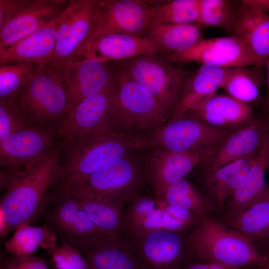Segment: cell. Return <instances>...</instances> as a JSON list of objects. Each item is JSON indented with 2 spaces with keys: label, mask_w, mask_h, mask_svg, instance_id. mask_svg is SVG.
<instances>
[{
  "label": "cell",
  "mask_w": 269,
  "mask_h": 269,
  "mask_svg": "<svg viewBox=\"0 0 269 269\" xmlns=\"http://www.w3.org/2000/svg\"><path fill=\"white\" fill-rule=\"evenodd\" d=\"M61 189L83 183L112 161L152 147L147 136L120 134L107 129L60 140Z\"/></svg>",
  "instance_id": "obj_1"
},
{
  "label": "cell",
  "mask_w": 269,
  "mask_h": 269,
  "mask_svg": "<svg viewBox=\"0 0 269 269\" xmlns=\"http://www.w3.org/2000/svg\"><path fill=\"white\" fill-rule=\"evenodd\" d=\"M59 143L44 157L18 173L0 202V235L29 224L40 210L50 188L60 178Z\"/></svg>",
  "instance_id": "obj_2"
},
{
  "label": "cell",
  "mask_w": 269,
  "mask_h": 269,
  "mask_svg": "<svg viewBox=\"0 0 269 269\" xmlns=\"http://www.w3.org/2000/svg\"><path fill=\"white\" fill-rule=\"evenodd\" d=\"M170 116V112L121 66L106 129L120 134L146 137L164 125Z\"/></svg>",
  "instance_id": "obj_3"
},
{
  "label": "cell",
  "mask_w": 269,
  "mask_h": 269,
  "mask_svg": "<svg viewBox=\"0 0 269 269\" xmlns=\"http://www.w3.org/2000/svg\"><path fill=\"white\" fill-rule=\"evenodd\" d=\"M188 243L200 262L241 268L269 263L268 257L247 236L210 216L200 218L193 226Z\"/></svg>",
  "instance_id": "obj_4"
},
{
  "label": "cell",
  "mask_w": 269,
  "mask_h": 269,
  "mask_svg": "<svg viewBox=\"0 0 269 269\" xmlns=\"http://www.w3.org/2000/svg\"><path fill=\"white\" fill-rule=\"evenodd\" d=\"M8 103L30 125L56 131L69 114L61 71L51 64L39 68Z\"/></svg>",
  "instance_id": "obj_5"
},
{
  "label": "cell",
  "mask_w": 269,
  "mask_h": 269,
  "mask_svg": "<svg viewBox=\"0 0 269 269\" xmlns=\"http://www.w3.org/2000/svg\"><path fill=\"white\" fill-rule=\"evenodd\" d=\"M142 150L112 161L82 184L70 188H84L110 201L124 213L127 205L138 194L139 186L144 182L145 158L137 154Z\"/></svg>",
  "instance_id": "obj_6"
},
{
  "label": "cell",
  "mask_w": 269,
  "mask_h": 269,
  "mask_svg": "<svg viewBox=\"0 0 269 269\" xmlns=\"http://www.w3.org/2000/svg\"><path fill=\"white\" fill-rule=\"evenodd\" d=\"M122 67L171 113L193 72L173 67L162 54L139 56L119 62Z\"/></svg>",
  "instance_id": "obj_7"
},
{
  "label": "cell",
  "mask_w": 269,
  "mask_h": 269,
  "mask_svg": "<svg viewBox=\"0 0 269 269\" xmlns=\"http://www.w3.org/2000/svg\"><path fill=\"white\" fill-rule=\"evenodd\" d=\"M232 130L212 127L188 112L171 116L148 137L152 147L172 152H211Z\"/></svg>",
  "instance_id": "obj_8"
},
{
  "label": "cell",
  "mask_w": 269,
  "mask_h": 269,
  "mask_svg": "<svg viewBox=\"0 0 269 269\" xmlns=\"http://www.w3.org/2000/svg\"><path fill=\"white\" fill-rule=\"evenodd\" d=\"M154 11V6L147 1L98 0L89 43L111 34L140 36L150 24Z\"/></svg>",
  "instance_id": "obj_9"
},
{
  "label": "cell",
  "mask_w": 269,
  "mask_h": 269,
  "mask_svg": "<svg viewBox=\"0 0 269 269\" xmlns=\"http://www.w3.org/2000/svg\"><path fill=\"white\" fill-rule=\"evenodd\" d=\"M55 131L30 125L0 140V172L13 178L59 143Z\"/></svg>",
  "instance_id": "obj_10"
},
{
  "label": "cell",
  "mask_w": 269,
  "mask_h": 269,
  "mask_svg": "<svg viewBox=\"0 0 269 269\" xmlns=\"http://www.w3.org/2000/svg\"><path fill=\"white\" fill-rule=\"evenodd\" d=\"M120 68L119 62L93 57H79L63 66L60 70L67 92L69 112L82 101L111 83L119 75Z\"/></svg>",
  "instance_id": "obj_11"
},
{
  "label": "cell",
  "mask_w": 269,
  "mask_h": 269,
  "mask_svg": "<svg viewBox=\"0 0 269 269\" xmlns=\"http://www.w3.org/2000/svg\"><path fill=\"white\" fill-rule=\"evenodd\" d=\"M141 269H180L186 243L180 233L164 229L128 234Z\"/></svg>",
  "instance_id": "obj_12"
},
{
  "label": "cell",
  "mask_w": 269,
  "mask_h": 269,
  "mask_svg": "<svg viewBox=\"0 0 269 269\" xmlns=\"http://www.w3.org/2000/svg\"><path fill=\"white\" fill-rule=\"evenodd\" d=\"M123 235L103 232L70 242L82 254L89 269H141L130 240Z\"/></svg>",
  "instance_id": "obj_13"
},
{
  "label": "cell",
  "mask_w": 269,
  "mask_h": 269,
  "mask_svg": "<svg viewBox=\"0 0 269 269\" xmlns=\"http://www.w3.org/2000/svg\"><path fill=\"white\" fill-rule=\"evenodd\" d=\"M164 57L171 63L193 62L224 68L255 65V60L247 46L241 39L233 35L203 38L180 54Z\"/></svg>",
  "instance_id": "obj_14"
},
{
  "label": "cell",
  "mask_w": 269,
  "mask_h": 269,
  "mask_svg": "<svg viewBox=\"0 0 269 269\" xmlns=\"http://www.w3.org/2000/svg\"><path fill=\"white\" fill-rule=\"evenodd\" d=\"M144 158V182L153 188L159 197L171 184L183 178L195 166L202 164L211 152H172L158 147L149 148Z\"/></svg>",
  "instance_id": "obj_15"
},
{
  "label": "cell",
  "mask_w": 269,
  "mask_h": 269,
  "mask_svg": "<svg viewBox=\"0 0 269 269\" xmlns=\"http://www.w3.org/2000/svg\"><path fill=\"white\" fill-rule=\"evenodd\" d=\"M118 76L102 90L82 101L69 112L56 131L59 140L106 129V120L117 91Z\"/></svg>",
  "instance_id": "obj_16"
},
{
  "label": "cell",
  "mask_w": 269,
  "mask_h": 269,
  "mask_svg": "<svg viewBox=\"0 0 269 269\" xmlns=\"http://www.w3.org/2000/svg\"><path fill=\"white\" fill-rule=\"evenodd\" d=\"M67 0H26L0 28V48L13 44L57 19L70 3Z\"/></svg>",
  "instance_id": "obj_17"
},
{
  "label": "cell",
  "mask_w": 269,
  "mask_h": 269,
  "mask_svg": "<svg viewBox=\"0 0 269 269\" xmlns=\"http://www.w3.org/2000/svg\"><path fill=\"white\" fill-rule=\"evenodd\" d=\"M266 135V123L255 119L232 130L202 164L205 168H216L260 150Z\"/></svg>",
  "instance_id": "obj_18"
},
{
  "label": "cell",
  "mask_w": 269,
  "mask_h": 269,
  "mask_svg": "<svg viewBox=\"0 0 269 269\" xmlns=\"http://www.w3.org/2000/svg\"><path fill=\"white\" fill-rule=\"evenodd\" d=\"M61 16L16 43L0 48V64H30L39 67L51 64L57 43V25Z\"/></svg>",
  "instance_id": "obj_19"
},
{
  "label": "cell",
  "mask_w": 269,
  "mask_h": 269,
  "mask_svg": "<svg viewBox=\"0 0 269 269\" xmlns=\"http://www.w3.org/2000/svg\"><path fill=\"white\" fill-rule=\"evenodd\" d=\"M256 154L216 168H204L203 193L215 210L223 213L226 202L244 182Z\"/></svg>",
  "instance_id": "obj_20"
},
{
  "label": "cell",
  "mask_w": 269,
  "mask_h": 269,
  "mask_svg": "<svg viewBox=\"0 0 269 269\" xmlns=\"http://www.w3.org/2000/svg\"><path fill=\"white\" fill-rule=\"evenodd\" d=\"M187 112L212 127L228 130L242 127L256 119L251 105L227 94L217 93Z\"/></svg>",
  "instance_id": "obj_21"
},
{
  "label": "cell",
  "mask_w": 269,
  "mask_h": 269,
  "mask_svg": "<svg viewBox=\"0 0 269 269\" xmlns=\"http://www.w3.org/2000/svg\"><path fill=\"white\" fill-rule=\"evenodd\" d=\"M98 0H78L75 17L68 35L57 42L51 64L58 69L80 57L89 43Z\"/></svg>",
  "instance_id": "obj_22"
},
{
  "label": "cell",
  "mask_w": 269,
  "mask_h": 269,
  "mask_svg": "<svg viewBox=\"0 0 269 269\" xmlns=\"http://www.w3.org/2000/svg\"><path fill=\"white\" fill-rule=\"evenodd\" d=\"M232 32L250 51L255 66L266 63L269 57V14L255 10L242 1L237 7Z\"/></svg>",
  "instance_id": "obj_23"
},
{
  "label": "cell",
  "mask_w": 269,
  "mask_h": 269,
  "mask_svg": "<svg viewBox=\"0 0 269 269\" xmlns=\"http://www.w3.org/2000/svg\"><path fill=\"white\" fill-rule=\"evenodd\" d=\"M157 53L156 47L147 37L117 33L105 35L91 42L81 57L120 62Z\"/></svg>",
  "instance_id": "obj_24"
},
{
  "label": "cell",
  "mask_w": 269,
  "mask_h": 269,
  "mask_svg": "<svg viewBox=\"0 0 269 269\" xmlns=\"http://www.w3.org/2000/svg\"><path fill=\"white\" fill-rule=\"evenodd\" d=\"M267 168L264 140L243 184L225 205L223 213L225 220L239 215L268 193L269 186L265 179Z\"/></svg>",
  "instance_id": "obj_25"
},
{
  "label": "cell",
  "mask_w": 269,
  "mask_h": 269,
  "mask_svg": "<svg viewBox=\"0 0 269 269\" xmlns=\"http://www.w3.org/2000/svg\"><path fill=\"white\" fill-rule=\"evenodd\" d=\"M228 69L201 65L186 82L179 101L171 116L187 112L216 94L221 88Z\"/></svg>",
  "instance_id": "obj_26"
},
{
  "label": "cell",
  "mask_w": 269,
  "mask_h": 269,
  "mask_svg": "<svg viewBox=\"0 0 269 269\" xmlns=\"http://www.w3.org/2000/svg\"><path fill=\"white\" fill-rule=\"evenodd\" d=\"M198 23H150L144 36L155 45L158 53L164 56L180 54L203 38Z\"/></svg>",
  "instance_id": "obj_27"
},
{
  "label": "cell",
  "mask_w": 269,
  "mask_h": 269,
  "mask_svg": "<svg viewBox=\"0 0 269 269\" xmlns=\"http://www.w3.org/2000/svg\"><path fill=\"white\" fill-rule=\"evenodd\" d=\"M70 192L92 222L105 233H124V213L110 201L80 187L61 189Z\"/></svg>",
  "instance_id": "obj_28"
},
{
  "label": "cell",
  "mask_w": 269,
  "mask_h": 269,
  "mask_svg": "<svg viewBox=\"0 0 269 269\" xmlns=\"http://www.w3.org/2000/svg\"><path fill=\"white\" fill-rule=\"evenodd\" d=\"M59 195L53 220L58 227L70 236V240L104 232L92 222L70 192L61 189Z\"/></svg>",
  "instance_id": "obj_29"
},
{
  "label": "cell",
  "mask_w": 269,
  "mask_h": 269,
  "mask_svg": "<svg viewBox=\"0 0 269 269\" xmlns=\"http://www.w3.org/2000/svg\"><path fill=\"white\" fill-rule=\"evenodd\" d=\"M225 221L226 225L243 233L255 245L269 246V191L245 211Z\"/></svg>",
  "instance_id": "obj_30"
},
{
  "label": "cell",
  "mask_w": 269,
  "mask_h": 269,
  "mask_svg": "<svg viewBox=\"0 0 269 269\" xmlns=\"http://www.w3.org/2000/svg\"><path fill=\"white\" fill-rule=\"evenodd\" d=\"M155 198L189 210L200 218L210 216L215 210L204 194L184 178L170 185L159 197Z\"/></svg>",
  "instance_id": "obj_31"
},
{
  "label": "cell",
  "mask_w": 269,
  "mask_h": 269,
  "mask_svg": "<svg viewBox=\"0 0 269 269\" xmlns=\"http://www.w3.org/2000/svg\"><path fill=\"white\" fill-rule=\"evenodd\" d=\"M55 239L44 227L23 224L18 226L13 236L4 244L5 251L14 256L32 255L39 247L53 251Z\"/></svg>",
  "instance_id": "obj_32"
},
{
  "label": "cell",
  "mask_w": 269,
  "mask_h": 269,
  "mask_svg": "<svg viewBox=\"0 0 269 269\" xmlns=\"http://www.w3.org/2000/svg\"><path fill=\"white\" fill-rule=\"evenodd\" d=\"M261 84L258 73L246 66L229 68L221 88L235 99L250 105L260 99Z\"/></svg>",
  "instance_id": "obj_33"
},
{
  "label": "cell",
  "mask_w": 269,
  "mask_h": 269,
  "mask_svg": "<svg viewBox=\"0 0 269 269\" xmlns=\"http://www.w3.org/2000/svg\"><path fill=\"white\" fill-rule=\"evenodd\" d=\"M39 68L30 64H0V102L11 101Z\"/></svg>",
  "instance_id": "obj_34"
},
{
  "label": "cell",
  "mask_w": 269,
  "mask_h": 269,
  "mask_svg": "<svg viewBox=\"0 0 269 269\" xmlns=\"http://www.w3.org/2000/svg\"><path fill=\"white\" fill-rule=\"evenodd\" d=\"M150 23H198L199 0L166 1L155 6Z\"/></svg>",
  "instance_id": "obj_35"
},
{
  "label": "cell",
  "mask_w": 269,
  "mask_h": 269,
  "mask_svg": "<svg viewBox=\"0 0 269 269\" xmlns=\"http://www.w3.org/2000/svg\"><path fill=\"white\" fill-rule=\"evenodd\" d=\"M237 7L226 0H199L198 24L232 32Z\"/></svg>",
  "instance_id": "obj_36"
},
{
  "label": "cell",
  "mask_w": 269,
  "mask_h": 269,
  "mask_svg": "<svg viewBox=\"0 0 269 269\" xmlns=\"http://www.w3.org/2000/svg\"><path fill=\"white\" fill-rule=\"evenodd\" d=\"M157 208L155 198L137 194L125 208L124 213V233H135L140 224Z\"/></svg>",
  "instance_id": "obj_37"
},
{
  "label": "cell",
  "mask_w": 269,
  "mask_h": 269,
  "mask_svg": "<svg viewBox=\"0 0 269 269\" xmlns=\"http://www.w3.org/2000/svg\"><path fill=\"white\" fill-rule=\"evenodd\" d=\"M52 259L56 269H89L82 254L71 244L63 243L56 247Z\"/></svg>",
  "instance_id": "obj_38"
},
{
  "label": "cell",
  "mask_w": 269,
  "mask_h": 269,
  "mask_svg": "<svg viewBox=\"0 0 269 269\" xmlns=\"http://www.w3.org/2000/svg\"><path fill=\"white\" fill-rule=\"evenodd\" d=\"M29 126L25 118L13 105L0 102V140Z\"/></svg>",
  "instance_id": "obj_39"
},
{
  "label": "cell",
  "mask_w": 269,
  "mask_h": 269,
  "mask_svg": "<svg viewBox=\"0 0 269 269\" xmlns=\"http://www.w3.org/2000/svg\"><path fill=\"white\" fill-rule=\"evenodd\" d=\"M0 269H48V266L43 258L30 255L6 258L1 262Z\"/></svg>",
  "instance_id": "obj_40"
},
{
  "label": "cell",
  "mask_w": 269,
  "mask_h": 269,
  "mask_svg": "<svg viewBox=\"0 0 269 269\" xmlns=\"http://www.w3.org/2000/svg\"><path fill=\"white\" fill-rule=\"evenodd\" d=\"M155 199L157 206L162 212L173 218L186 222L192 227L200 218L189 210L173 206L163 200Z\"/></svg>",
  "instance_id": "obj_41"
},
{
  "label": "cell",
  "mask_w": 269,
  "mask_h": 269,
  "mask_svg": "<svg viewBox=\"0 0 269 269\" xmlns=\"http://www.w3.org/2000/svg\"><path fill=\"white\" fill-rule=\"evenodd\" d=\"M25 0H0V28L23 6Z\"/></svg>",
  "instance_id": "obj_42"
},
{
  "label": "cell",
  "mask_w": 269,
  "mask_h": 269,
  "mask_svg": "<svg viewBox=\"0 0 269 269\" xmlns=\"http://www.w3.org/2000/svg\"><path fill=\"white\" fill-rule=\"evenodd\" d=\"M183 269H243V268L217 263H194Z\"/></svg>",
  "instance_id": "obj_43"
},
{
  "label": "cell",
  "mask_w": 269,
  "mask_h": 269,
  "mask_svg": "<svg viewBox=\"0 0 269 269\" xmlns=\"http://www.w3.org/2000/svg\"><path fill=\"white\" fill-rule=\"evenodd\" d=\"M242 1L255 10L269 14V0H243Z\"/></svg>",
  "instance_id": "obj_44"
},
{
  "label": "cell",
  "mask_w": 269,
  "mask_h": 269,
  "mask_svg": "<svg viewBox=\"0 0 269 269\" xmlns=\"http://www.w3.org/2000/svg\"><path fill=\"white\" fill-rule=\"evenodd\" d=\"M265 64H266L267 66L266 91L264 98L263 104L267 116V120H269V57Z\"/></svg>",
  "instance_id": "obj_45"
},
{
  "label": "cell",
  "mask_w": 269,
  "mask_h": 269,
  "mask_svg": "<svg viewBox=\"0 0 269 269\" xmlns=\"http://www.w3.org/2000/svg\"><path fill=\"white\" fill-rule=\"evenodd\" d=\"M266 123V135L265 140V153L267 168L269 169V120Z\"/></svg>",
  "instance_id": "obj_46"
},
{
  "label": "cell",
  "mask_w": 269,
  "mask_h": 269,
  "mask_svg": "<svg viewBox=\"0 0 269 269\" xmlns=\"http://www.w3.org/2000/svg\"><path fill=\"white\" fill-rule=\"evenodd\" d=\"M243 269H269V263L265 265L256 266V267H250L243 268Z\"/></svg>",
  "instance_id": "obj_47"
},
{
  "label": "cell",
  "mask_w": 269,
  "mask_h": 269,
  "mask_svg": "<svg viewBox=\"0 0 269 269\" xmlns=\"http://www.w3.org/2000/svg\"><path fill=\"white\" fill-rule=\"evenodd\" d=\"M266 247L267 248L265 249L264 253H262L261 252V253L263 254V255L267 256L269 259V246H267Z\"/></svg>",
  "instance_id": "obj_48"
}]
</instances>
